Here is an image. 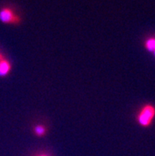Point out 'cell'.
Listing matches in <instances>:
<instances>
[{
  "instance_id": "obj_1",
  "label": "cell",
  "mask_w": 155,
  "mask_h": 156,
  "mask_svg": "<svg viewBox=\"0 0 155 156\" xmlns=\"http://www.w3.org/2000/svg\"><path fill=\"white\" fill-rule=\"evenodd\" d=\"M155 116V108L151 105H146L142 109L138 116V121L142 126L147 127L151 124Z\"/></svg>"
},
{
  "instance_id": "obj_2",
  "label": "cell",
  "mask_w": 155,
  "mask_h": 156,
  "mask_svg": "<svg viewBox=\"0 0 155 156\" xmlns=\"http://www.w3.org/2000/svg\"><path fill=\"white\" fill-rule=\"evenodd\" d=\"M0 21L5 24H18L21 21L19 16L10 7H2L0 9Z\"/></svg>"
},
{
  "instance_id": "obj_3",
  "label": "cell",
  "mask_w": 155,
  "mask_h": 156,
  "mask_svg": "<svg viewBox=\"0 0 155 156\" xmlns=\"http://www.w3.org/2000/svg\"><path fill=\"white\" fill-rule=\"evenodd\" d=\"M10 70V64L7 60L2 59V60L0 61V75L1 76H4V75H7Z\"/></svg>"
},
{
  "instance_id": "obj_4",
  "label": "cell",
  "mask_w": 155,
  "mask_h": 156,
  "mask_svg": "<svg viewBox=\"0 0 155 156\" xmlns=\"http://www.w3.org/2000/svg\"><path fill=\"white\" fill-rule=\"evenodd\" d=\"M146 48L149 51H153L155 50V38H150L146 42Z\"/></svg>"
},
{
  "instance_id": "obj_5",
  "label": "cell",
  "mask_w": 155,
  "mask_h": 156,
  "mask_svg": "<svg viewBox=\"0 0 155 156\" xmlns=\"http://www.w3.org/2000/svg\"><path fill=\"white\" fill-rule=\"evenodd\" d=\"M35 133L38 136H43L45 133V129H44V127L41 126V125L37 126L35 129Z\"/></svg>"
},
{
  "instance_id": "obj_6",
  "label": "cell",
  "mask_w": 155,
  "mask_h": 156,
  "mask_svg": "<svg viewBox=\"0 0 155 156\" xmlns=\"http://www.w3.org/2000/svg\"><path fill=\"white\" fill-rule=\"evenodd\" d=\"M2 55H1V54H0V61H1V60H2Z\"/></svg>"
},
{
  "instance_id": "obj_7",
  "label": "cell",
  "mask_w": 155,
  "mask_h": 156,
  "mask_svg": "<svg viewBox=\"0 0 155 156\" xmlns=\"http://www.w3.org/2000/svg\"><path fill=\"white\" fill-rule=\"evenodd\" d=\"M153 52H154V55H155V50H154V51H153Z\"/></svg>"
},
{
  "instance_id": "obj_8",
  "label": "cell",
  "mask_w": 155,
  "mask_h": 156,
  "mask_svg": "<svg viewBox=\"0 0 155 156\" xmlns=\"http://www.w3.org/2000/svg\"><path fill=\"white\" fill-rule=\"evenodd\" d=\"M41 156H46V155H41Z\"/></svg>"
}]
</instances>
